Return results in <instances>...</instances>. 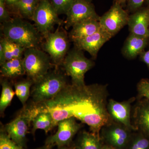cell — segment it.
<instances>
[{"instance_id":"cell-1","label":"cell","mask_w":149,"mask_h":149,"mask_svg":"<svg viewBox=\"0 0 149 149\" xmlns=\"http://www.w3.org/2000/svg\"><path fill=\"white\" fill-rule=\"evenodd\" d=\"M107 93L104 85L68 84L54 98L34 106L37 110L50 112L56 126L62 120L74 117L101 137L102 128L112 123L108 111Z\"/></svg>"},{"instance_id":"cell-2","label":"cell","mask_w":149,"mask_h":149,"mask_svg":"<svg viewBox=\"0 0 149 149\" xmlns=\"http://www.w3.org/2000/svg\"><path fill=\"white\" fill-rule=\"evenodd\" d=\"M2 37L25 49L38 48L42 35L35 26L20 17L2 23Z\"/></svg>"},{"instance_id":"cell-3","label":"cell","mask_w":149,"mask_h":149,"mask_svg":"<svg viewBox=\"0 0 149 149\" xmlns=\"http://www.w3.org/2000/svg\"><path fill=\"white\" fill-rule=\"evenodd\" d=\"M68 84L65 74L55 70L49 71L32 85V104H39L52 100Z\"/></svg>"},{"instance_id":"cell-4","label":"cell","mask_w":149,"mask_h":149,"mask_svg":"<svg viewBox=\"0 0 149 149\" xmlns=\"http://www.w3.org/2000/svg\"><path fill=\"white\" fill-rule=\"evenodd\" d=\"M22 61L27 78L34 83L47 74L52 65L49 55L38 48L26 49Z\"/></svg>"},{"instance_id":"cell-5","label":"cell","mask_w":149,"mask_h":149,"mask_svg":"<svg viewBox=\"0 0 149 149\" xmlns=\"http://www.w3.org/2000/svg\"><path fill=\"white\" fill-rule=\"evenodd\" d=\"M62 65L65 73L71 78L72 85H85V73L94 66V62L85 56L81 50L75 47L69 51Z\"/></svg>"},{"instance_id":"cell-6","label":"cell","mask_w":149,"mask_h":149,"mask_svg":"<svg viewBox=\"0 0 149 149\" xmlns=\"http://www.w3.org/2000/svg\"><path fill=\"white\" fill-rule=\"evenodd\" d=\"M60 26L54 32H50L45 37V40L42 45L43 51L56 66L62 65L70 47L68 36L65 31L59 29Z\"/></svg>"},{"instance_id":"cell-7","label":"cell","mask_w":149,"mask_h":149,"mask_svg":"<svg viewBox=\"0 0 149 149\" xmlns=\"http://www.w3.org/2000/svg\"><path fill=\"white\" fill-rule=\"evenodd\" d=\"M35 116L32 106L26 105L13 120L3 126L11 139L21 146H26V136Z\"/></svg>"},{"instance_id":"cell-8","label":"cell","mask_w":149,"mask_h":149,"mask_svg":"<svg viewBox=\"0 0 149 149\" xmlns=\"http://www.w3.org/2000/svg\"><path fill=\"white\" fill-rule=\"evenodd\" d=\"M35 26L44 37L53 30L56 25H61L62 20L49 0H40L32 18Z\"/></svg>"},{"instance_id":"cell-9","label":"cell","mask_w":149,"mask_h":149,"mask_svg":"<svg viewBox=\"0 0 149 149\" xmlns=\"http://www.w3.org/2000/svg\"><path fill=\"white\" fill-rule=\"evenodd\" d=\"M131 131L122 124L111 123L102 128L100 136L104 144L116 149H126L133 136Z\"/></svg>"},{"instance_id":"cell-10","label":"cell","mask_w":149,"mask_h":149,"mask_svg":"<svg viewBox=\"0 0 149 149\" xmlns=\"http://www.w3.org/2000/svg\"><path fill=\"white\" fill-rule=\"evenodd\" d=\"M76 118L70 117L59 121L58 123V130L55 134L46 139L45 146L52 147L57 146L58 148L69 146L81 127Z\"/></svg>"},{"instance_id":"cell-11","label":"cell","mask_w":149,"mask_h":149,"mask_svg":"<svg viewBox=\"0 0 149 149\" xmlns=\"http://www.w3.org/2000/svg\"><path fill=\"white\" fill-rule=\"evenodd\" d=\"M129 17L121 5L116 2L109 10L100 17L99 22L101 28L113 37L128 24Z\"/></svg>"},{"instance_id":"cell-12","label":"cell","mask_w":149,"mask_h":149,"mask_svg":"<svg viewBox=\"0 0 149 149\" xmlns=\"http://www.w3.org/2000/svg\"><path fill=\"white\" fill-rule=\"evenodd\" d=\"M66 15L65 27L67 30L80 22L92 19L100 20V18L94 6L87 0H75Z\"/></svg>"},{"instance_id":"cell-13","label":"cell","mask_w":149,"mask_h":149,"mask_svg":"<svg viewBox=\"0 0 149 149\" xmlns=\"http://www.w3.org/2000/svg\"><path fill=\"white\" fill-rule=\"evenodd\" d=\"M112 37L109 34L101 28L93 35L74 44L77 49L88 52L92 56L95 58L104 44Z\"/></svg>"},{"instance_id":"cell-14","label":"cell","mask_w":149,"mask_h":149,"mask_svg":"<svg viewBox=\"0 0 149 149\" xmlns=\"http://www.w3.org/2000/svg\"><path fill=\"white\" fill-rule=\"evenodd\" d=\"M130 102H118L110 100L107 104L110 116L117 123L124 125L131 130H136L130 121Z\"/></svg>"},{"instance_id":"cell-15","label":"cell","mask_w":149,"mask_h":149,"mask_svg":"<svg viewBox=\"0 0 149 149\" xmlns=\"http://www.w3.org/2000/svg\"><path fill=\"white\" fill-rule=\"evenodd\" d=\"M128 24L130 34L148 38L149 37V11L140 10L129 17Z\"/></svg>"},{"instance_id":"cell-16","label":"cell","mask_w":149,"mask_h":149,"mask_svg":"<svg viewBox=\"0 0 149 149\" xmlns=\"http://www.w3.org/2000/svg\"><path fill=\"white\" fill-rule=\"evenodd\" d=\"M100 29L98 19H87L74 24L70 32L69 38L75 43L93 35Z\"/></svg>"},{"instance_id":"cell-17","label":"cell","mask_w":149,"mask_h":149,"mask_svg":"<svg viewBox=\"0 0 149 149\" xmlns=\"http://www.w3.org/2000/svg\"><path fill=\"white\" fill-rule=\"evenodd\" d=\"M135 128L149 137V101L147 100L137 106L134 113Z\"/></svg>"},{"instance_id":"cell-18","label":"cell","mask_w":149,"mask_h":149,"mask_svg":"<svg viewBox=\"0 0 149 149\" xmlns=\"http://www.w3.org/2000/svg\"><path fill=\"white\" fill-rule=\"evenodd\" d=\"M147 39L130 34L123 48V54L127 58H134L143 50L147 44Z\"/></svg>"},{"instance_id":"cell-19","label":"cell","mask_w":149,"mask_h":149,"mask_svg":"<svg viewBox=\"0 0 149 149\" xmlns=\"http://www.w3.org/2000/svg\"><path fill=\"white\" fill-rule=\"evenodd\" d=\"M104 144L101 137L91 132L83 131L72 147L73 149H102Z\"/></svg>"},{"instance_id":"cell-20","label":"cell","mask_w":149,"mask_h":149,"mask_svg":"<svg viewBox=\"0 0 149 149\" xmlns=\"http://www.w3.org/2000/svg\"><path fill=\"white\" fill-rule=\"evenodd\" d=\"M34 107L36 114L32 121V134L35 135L37 129L42 130L46 133H47L56 126L52 114L49 111L37 110Z\"/></svg>"},{"instance_id":"cell-21","label":"cell","mask_w":149,"mask_h":149,"mask_svg":"<svg viewBox=\"0 0 149 149\" xmlns=\"http://www.w3.org/2000/svg\"><path fill=\"white\" fill-rule=\"evenodd\" d=\"M1 74L7 78H15L26 74L22 58L7 61L1 65Z\"/></svg>"},{"instance_id":"cell-22","label":"cell","mask_w":149,"mask_h":149,"mask_svg":"<svg viewBox=\"0 0 149 149\" xmlns=\"http://www.w3.org/2000/svg\"><path fill=\"white\" fill-rule=\"evenodd\" d=\"M40 0H19L11 8L20 17L32 19Z\"/></svg>"},{"instance_id":"cell-23","label":"cell","mask_w":149,"mask_h":149,"mask_svg":"<svg viewBox=\"0 0 149 149\" xmlns=\"http://www.w3.org/2000/svg\"><path fill=\"white\" fill-rule=\"evenodd\" d=\"M0 45L3 48L6 61L15 58H23L22 57L26 49L25 48L3 37H1Z\"/></svg>"},{"instance_id":"cell-24","label":"cell","mask_w":149,"mask_h":149,"mask_svg":"<svg viewBox=\"0 0 149 149\" xmlns=\"http://www.w3.org/2000/svg\"><path fill=\"white\" fill-rule=\"evenodd\" d=\"M1 84L2 91L0 98V113L1 116H2L6 109L11 102L15 93L7 80H3Z\"/></svg>"},{"instance_id":"cell-25","label":"cell","mask_w":149,"mask_h":149,"mask_svg":"<svg viewBox=\"0 0 149 149\" xmlns=\"http://www.w3.org/2000/svg\"><path fill=\"white\" fill-rule=\"evenodd\" d=\"M33 84V81L28 78L27 80L19 81L15 84V94L23 107L26 105V102L30 97V89Z\"/></svg>"},{"instance_id":"cell-26","label":"cell","mask_w":149,"mask_h":149,"mask_svg":"<svg viewBox=\"0 0 149 149\" xmlns=\"http://www.w3.org/2000/svg\"><path fill=\"white\" fill-rule=\"evenodd\" d=\"M126 149H149V137L141 132L133 134Z\"/></svg>"},{"instance_id":"cell-27","label":"cell","mask_w":149,"mask_h":149,"mask_svg":"<svg viewBox=\"0 0 149 149\" xmlns=\"http://www.w3.org/2000/svg\"><path fill=\"white\" fill-rule=\"evenodd\" d=\"M0 132V149H27L16 143L11 139L1 126Z\"/></svg>"},{"instance_id":"cell-28","label":"cell","mask_w":149,"mask_h":149,"mask_svg":"<svg viewBox=\"0 0 149 149\" xmlns=\"http://www.w3.org/2000/svg\"><path fill=\"white\" fill-rule=\"evenodd\" d=\"M58 14L66 15L75 0H49Z\"/></svg>"},{"instance_id":"cell-29","label":"cell","mask_w":149,"mask_h":149,"mask_svg":"<svg viewBox=\"0 0 149 149\" xmlns=\"http://www.w3.org/2000/svg\"><path fill=\"white\" fill-rule=\"evenodd\" d=\"M139 95L149 101V81L143 79L139 82L138 85Z\"/></svg>"},{"instance_id":"cell-30","label":"cell","mask_w":149,"mask_h":149,"mask_svg":"<svg viewBox=\"0 0 149 149\" xmlns=\"http://www.w3.org/2000/svg\"><path fill=\"white\" fill-rule=\"evenodd\" d=\"M11 18L6 5L5 0H0V21L1 23L6 22Z\"/></svg>"},{"instance_id":"cell-31","label":"cell","mask_w":149,"mask_h":149,"mask_svg":"<svg viewBox=\"0 0 149 149\" xmlns=\"http://www.w3.org/2000/svg\"><path fill=\"white\" fill-rule=\"evenodd\" d=\"M145 0H128V6L131 10H136L141 7Z\"/></svg>"},{"instance_id":"cell-32","label":"cell","mask_w":149,"mask_h":149,"mask_svg":"<svg viewBox=\"0 0 149 149\" xmlns=\"http://www.w3.org/2000/svg\"><path fill=\"white\" fill-rule=\"evenodd\" d=\"M6 62L4 51L1 45H0V65Z\"/></svg>"},{"instance_id":"cell-33","label":"cell","mask_w":149,"mask_h":149,"mask_svg":"<svg viewBox=\"0 0 149 149\" xmlns=\"http://www.w3.org/2000/svg\"><path fill=\"white\" fill-rule=\"evenodd\" d=\"M142 59L143 61L147 65L149 68V50L143 54L142 56Z\"/></svg>"},{"instance_id":"cell-34","label":"cell","mask_w":149,"mask_h":149,"mask_svg":"<svg viewBox=\"0 0 149 149\" xmlns=\"http://www.w3.org/2000/svg\"><path fill=\"white\" fill-rule=\"evenodd\" d=\"M19 0H5L6 5L10 8L12 7Z\"/></svg>"},{"instance_id":"cell-35","label":"cell","mask_w":149,"mask_h":149,"mask_svg":"<svg viewBox=\"0 0 149 149\" xmlns=\"http://www.w3.org/2000/svg\"><path fill=\"white\" fill-rule=\"evenodd\" d=\"M102 149H116L114 148H113L111 146H109L108 145H105V144H104L102 148Z\"/></svg>"},{"instance_id":"cell-36","label":"cell","mask_w":149,"mask_h":149,"mask_svg":"<svg viewBox=\"0 0 149 149\" xmlns=\"http://www.w3.org/2000/svg\"><path fill=\"white\" fill-rule=\"evenodd\" d=\"M127 1V0H116V2L120 4L121 5L125 3Z\"/></svg>"},{"instance_id":"cell-37","label":"cell","mask_w":149,"mask_h":149,"mask_svg":"<svg viewBox=\"0 0 149 149\" xmlns=\"http://www.w3.org/2000/svg\"><path fill=\"white\" fill-rule=\"evenodd\" d=\"M59 149H73V147H70L69 146H65L61 147L59 148Z\"/></svg>"},{"instance_id":"cell-38","label":"cell","mask_w":149,"mask_h":149,"mask_svg":"<svg viewBox=\"0 0 149 149\" xmlns=\"http://www.w3.org/2000/svg\"><path fill=\"white\" fill-rule=\"evenodd\" d=\"M51 148H51V147H48L47 146H45V147L37 149H51Z\"/></svg>"},{"instance_id":"cell-39","label":"cell","mask_w":149,"mask_h":149,"mask_svg":"<svg viewBox=\"0 0 149 149\" xmlns=\"http://www.w3.org/2000/svg\"><path fill=\"white\" fill-rule=\"evenodd\" d=\"M87 1H89V0H87Z\"/></svg>"},{"instance_id":"cell-40","label":"cell","mask_w":149,"mask_h":149,"mask_svg":"<svg viewBox=\"0 0 149 149\" xmlns=\"http://www.w3.org/2000/svg\"></svg>"}]
</instances>
